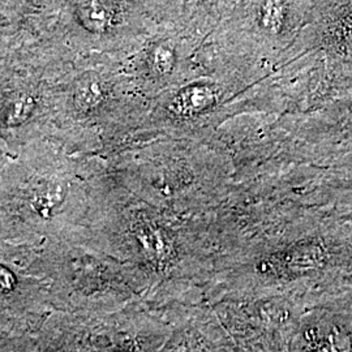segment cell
Returning <instances> with one entry per match:
<instances>
[{"label":"cell","instance_id":"obj_7","mask_svg":"<svg viewBox=\"0 0 352 352\" xmlns=\"http://www.w3.org/2000/svg\"><path fill=\"white\" fill-rule=\"evenodd\" d=\"M16 286V278L7 267L0 265V292H11Z\"/></svg>","mask_w":352,"mask_h":352},{"label":"cell","instance_id":"obj_3","mask_svg":"<svg viewBox=\"0 0 352 352\" xmlns=\"http://www.w3.org/2000/svg\"><path fill=\"white\" fill-rule=\"evenodd\" d=\"M103 97L104 90L98 77L88 75L78 81L75 90V103L80 111L89 113L94 110L100 106Z\"/></svg>","mask_w":352,"mask_h":352},{"label":"cell","instance_id":"obj_2","mask_svg":"<svg viewBox=\"0 0 352 352\" xmlns=\"http://www.w3.org/2000/svg\"><path fill=\"white\" fill-rule=\"evenodd\" d=\"M215 102L217 94L210 87L192 85L179 91L171 104V109L177 115L192 116L209 110L213 107Z\"/></svg>","mask_w":352,"mask_h":352},{"label":"cell","instance_id":"obj_6","mask_svg":"<svg viewBox=\"0 0 352 352\" xmlns=\"http://www.w3.org/2000/svg\"><path fill=\"white\" fill-rule=\"evenodd\" d=\"M34 106H36V102L32 97L20 98L13 104L12 111H11V119L13 123H19L28 119V116L33 111Z\"/></svg>","mask_w":352,"mask_h":352},{"label":"cell","instance_id":"obj_5","mask_svg":"<svg viewBox=\"0 0 352 352\" xmlns=\"http://www.w3.org/2000/svg\"><path fill=\"white\" fill-rule=\"evenodd\" d=\"M151 62L154 69L158 74L167 75L173 71L175 65V54L170 47L158 46L151 52Z\"/></svg>","mask_w":352,"mask_h":352},{"label":"cell","instance_id":"obj_1","mask_svg":"<svg viewBox=\"0 0 352 352\" xmlns=\"http://www.w3.org/2000/svg\"><path fill=\"white\" fill-rule=\"evenodd\" d=\"M135 234L142 251L151 263L164 265L171 261L174 256V244L164 228L151 223H141Z\"/></svg>","mask_w":352,"mask_h":352},{"label":"cell","instance_id":"obj_4","mask_svg":"<svg viewBox=\"0 0 352 352\" xmlns=\"http://www.w3.org/2000/svg\"><path fill=\"white\" fill-rule=\"evenodd\" d=\"M77 14L80 21L90 30L101 32L110 25L111 13L110 10L101 3L100 0H87L84 1L78 10Z\"/></svg>","mask_w":352,"mask_h":352}]
</instances>
